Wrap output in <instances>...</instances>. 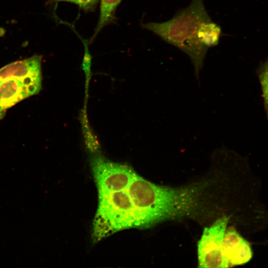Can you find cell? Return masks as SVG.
<instances>
[{
  "mask_svg": "<svg viewBox=\"0 0 268 268\" xmlns=\"http://www.w3.org/2000/svg\"><path fill=\"white\" fill-rule=\"evenodd\" d=\"M86 115L85 113L83 114V117L82 121L86 145L90 151L96 152L99 150V143L91 132Z\"/></svg>",
  "mask_w": 268,
  "mask_h": 268,
  "instance_id": "8fae6325",
  "label": "cell"
},
{
  "mask_svg": "<svg viewBox=\"0 0 268 268\" xmlns=\"http://www.w3.org/2000/svg\"><path fill=\"white\" fill-rule=\"evenodd\" d=\"M229 217L223 216L205 227L198 243L199 268H227L222 254L223 241Z\"/></svg>",
  "mask_w": 268,
  "mask_h": 268,
  "instance_id": "277c9868",
  "label": "cell"
},
{
  "mask_svg": "<svg viewBox=\"0 0 268 268\" xmlns=\"http://www.w3.org/2000/svg\"><path fill=\"white\" fill-rule=\"evenodd\" d=\"M211 20L203 0H192L187 7L179 10L170 20L160 23H143L141 26L187 55L193 65L196 77L199 81L200 73L208 48L200 42L198 32L203 23Z\"/></svg>",
  "mask_w": 268,
  "mask_h": 268,
  "instance_id": "3957f363",
  "label": "cell"
},
{
  "mask_svg": "<svg viewBox=\"0 0 268 268\" xmlns=\"http://www.w3.org/2000/svg\"><path fill=\"white\" fill-rule=\"evenodd\" d=\"M99 0L100 3L99 20L94 34L91 38L90 43L93 41L103 27L109 24L115 22L116 11L122 0Z\"/></svg>",
  "mask_w": 268,
  "mask_h": 268,
  "instance_id": "ba28073f",
  "label": "cell"
},
{
  "mask_svg": "<svg viewBox=\"0 0 268 268\" xmlns=\"http://www.w3.org/2000/svg\"><path fill=\"white\" fill-rule=\"evenodd\" d=\"M222 254L227 268L248 262L253 253L249 243L235 229L230 227L224 234Z\"/></svg>",
  "mask_w": 268,
  "mask_h": 268,
  "instance_id": "8992f818",
  "label": "cell"
},
{
  "mask_svg": "<svg viewBox=\"0 0 268 268\" xmlns=\"http://www.w3.org/2000/svg\"><path fill=\"white\" fill-rule=\"evenodd\" d=\"M210 182L174 188L157 185L145 179L144 209L147 227L165 220L195 216L203 212L206 208L205 195Z\"/></svg>",
  "mask_w": 268,
  "mask_h": 268,
  "instance_id": "7a4b0ae2",
  "label": "cell"
},
{
  "mask_svg": "<svg viewBox=\"0 0 268 268\" xmlns=\"http://www.w3.org/2000/svg\"><path fill=\"white\" fill-rule=\"evenodd\" d=\"M99 0H49V3L67 1L77 5L85 11H92L95 9Z\"/></svg>",
  "mask_w": 268,
  "mask_h": 268,
  "instance_id": "4fadbf2b",
  "label": "cell"
},
{
  "mask_svg": "<svg viewBox=\"0 0 268 268\" xmlns=\"http://www.w3.org/2000/svg\"><path fill=\"white\" fill-rule=\"evenodd\" d=\"M42 56L32 57L10 63L0 68V80L8 78L42 77Z\"/></svg>",
  "mask_w": 268,
  "mask_h": 268,
  "instance_id": "52a82bcc",
  "label": "cell"
},
{
  "mask_svg": "<svg viewBox=\"0 0 268 268\" xmlns=\"http://www.w3.org/2000/svg\"><path fill=\"white\" fill-rule=\"evenodd\" d=\"M84 45V56L82 64V69L84 71L86 77V94L88 89V83L91 78V60L92 57L89 51L88 42L84 40H82Z\"/></svg>",
  "mask_w": 268,
  "mask_h": 268,
  "instance_id": "7c38bea8",
  "label": "cell"
},
{
  "mask_svg": "<svg viewBox=\"0 0 268 268\" xmlns=\"http://www.w3.org/2000/svg\"><path fill=\"white\" fill-rule=\"evenodd\" d=\"M90 165L98 195L92 237L97 242L118 231L146 228L143 205L144 178L129 165L97 154Z\"/></svg>",
  "mask_w": 268,
  "mask_h": 268,
  "instance_id": "6da1fadb",
  "label": "cell"
},
{
  "mask_svg": "<svg viewBox=\"0 0 268 268\" xmlns=\"http://www.w3.org/2000/svg\"><path fill=\"white\" fill-rule=\"evenodd\" d=\"M41 86L42 77L8 78L0 80V119L12 106L38 94Z\"/></svg>",
  "mask_w": 268,
  "mask_h": 268,
  "instance_id": "5b68a950",
  "label": "cell"
},
{
  "mask_svg": "<svg viewBox=\"0 0 268 268\" xmlns=\"http://www.w3.org/2000/svg\"><path fill=\"white\" fill-rule=\"evenodd\" d=\"M257 73L262 87L266 117L268 120V59L259 66Z\"/></svg>",
  "mask_w": 268,
  "mask_h": 268,
  "instance_id": "30bf717a",
  "label": "cell"
},
{
  "mask_svg": "<svg viewBox=\"0 0 268 268\" xmlns=\"http://www.w3.org/2000/svg\"><path fill=\"white\" fill-rule=\"evenodd\" d=\"M221 32L220 26L211 20L203 23L200 26L198 37L203 46L209 48L218 44Z\"/></svg>",
  "mask_w": 268,
  "mask_h": 268,
  "instance_id": "9c48e42d",
  "label": "cell"
}]
</instances>
